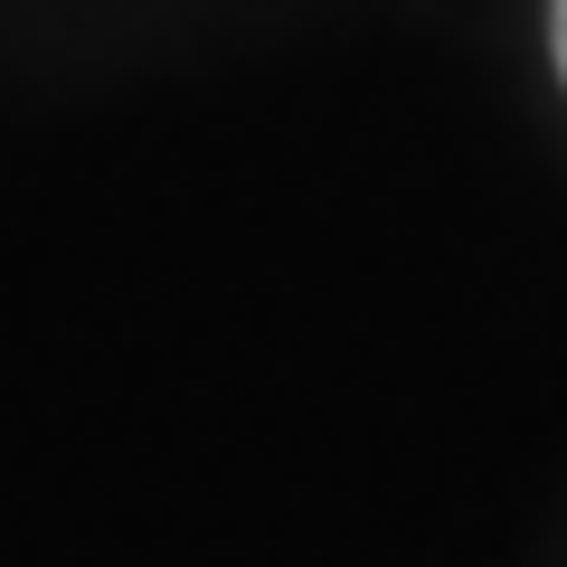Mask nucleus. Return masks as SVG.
I'll return each mask as SVG.
<instances>
[{"label": "nucleus", "instance_id": "nucleus-1", "mask_svg": "<svg viewBox=\"0 0 567 567\" xmlns=\"http://www.w3.org/2000/svg\"><path fill=\"white\" fill-rule=\"evenodd\" d=\"M548 39H558V76H567V0H558V20H548Z\"/></svg>", "mask_w": 567, "mask_h": 567}]
</instances>
